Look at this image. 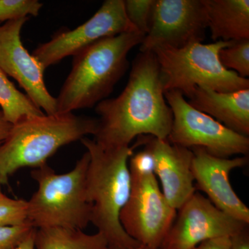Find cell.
I'll return each mask as SVG.
<instances>
[{
	"mask_svg": "<svg viewBox=\"0 0 249 249\" xmlns=\"http://www.w3.org/2000/svg\"><path fill=\"white\" fill-rule=\"evenodd\" d=\"M164 92L155 54L140 52L120 95L106 98L95 107L99 118L93 140L103 148H121L129 147L140 136L168 139L173 117Z\"/></svg>",
	"mask_w": 249,
	"mask_h": 249,
	"instance_id": "obj_1",
	"label": "cell"
},
{
	"mask_svg": "<svg viewBox=\"0 0 249 249\" xmlns=\"http://www.w3.org/2000/svg\"><path fill=\"white\" fill-rule=\"evenodd\" d=\"M145 36L137 31L106 37L73 56L56 98L57 114L96 107L112 92L129 66L127 55Z\"/></svg>",
	"mask_w": 249,
	"mask_h": 249,
	"instance_id": "obj_2",
	"label": "cell"
},
{
	"mask_svg": "<svg viewBox=\"0 0 249 249\" xmlns=\"http://www.w3.org/2000/svg\"><path fill=\"white\" fill-rule=\"evenodd\" d=\"M89 155L87 173V196L92 206L91 223L107 241L109 248L142 246L129 237L119 216L128 200L132 187L129 160L132 147L103 148L93 139L80 140Z\"/></svg>",
	"mask_w": 249,
	"mask_h": 249,
	"instance_id": "obj_3",
	"label": "cell"
},
{
	"mask_svg": "<svg viewBox=\"0 0 249 249\" xmlns=\"http://www.w3.org/2000/svg\"><path fill=\"white\" fill-rule=\"evenodd\" d=\"M98 119L73 112L25 118L13 124L0 145V183L26 167L37 168L60 147L97 132Z\"/></svg>",
	"mask_w": 249,
	"mask_h": 249,
	"instance_id": "obj_4",
	"label": "cell"
},
{
	"mask_svg": "<svg viewBox=\"0 0 249 249\" xmlns=\"http://www.w3.org/2000/svg\"><path fill=\"white\" fill-rule=\"evenodd\" d=\"M89 160L86 151L69 173H56L47 163L31 172L37 183L27 201V220L33 227L83 231L89 225L92 209L86 189Z\"/></svg>",
	"mask_w": 249,
	"mask_h": 249,
	"instance_id": "obj_5",
	"label": "cell"
},
{
	"mask_svg": "<svg viewBox=\"0 0 249 249\" xmlns=\"http://www.w3.org/2000/svg\"><path fill=\"white\" fill-rule=\"evenodd\" d=\"M232 41L219 40L211 44L193 42L181 48L157 46L152 50L160 65L164 91H180L191 97L196 88L219 92H231L249 88L248 78L223 66L219 52Z\"/></svg>",
	"mask_w": 249,
	"mask_h": 249,
	"instance_id": "obj_6",
	"label": "cell"
},
{
	"mask_svg": "<svg viewBox=\"0 0 249 249\" xmlns=\"http://www.w3.org/2000/svg\"><path fill=\"white\" fill-rule=\"evenodd\" d=\"M164 96L173 117L168 142L191 150L201 147L220 158L248 155L249 137L228 128L211 116L197 110L180 91H165Z\"/></svg>",
	"mask_w": 249,
	"mask_h": 249,
	"instance_id": "obj_7",
	"label": "cell"
},
{
	"mask_svg": "<svg viewBox=\"0 0 249 249\" xmlns=\"http://www.w3.org/2000/svg\"><path fill=\"white\" fill-rule=\"evenodd\" d=\"M132 187L119 219L126 233L139 245L160 248L177 211L168 204L154 173L131 172Z\"/></svg>",
	"mask_w": 249,
	"mask_h": 249,
	"instance_id": "obj_8",
	"label": "cell"
},
{
	"mask_svg": "<svg viewBox=\"0 0 249 249\" xmlns=\"http://www.w3.org/2000/svg\"><path fill=\"white\" fill-rule=\"evenodd\" d=\"M134 31L137 30L126 16L124 0H106L84 24L73 30L58 31L48 42L40 44L32 55L46 70L103 38Z\"/></svg>",
	"mask_w": 249,
	"mask_h": 249,
	"instance_id": "obj_9",
	"label": "cell"
},
{
	"mask_svg": "<svg viewBox=\"0 0 249 249\" xmlns=\"http://www.w3.org/2000/svg\"><path fill=\"white\" fill-rule=\"evenodd\" d=\"M247 227L196 192L178 209L160 249H193L206 241L231 238Z\"/></svg>",
	"mask_w": 249,
	"mask_h": 249,
	"instance_id": "obj_10",
	"label": "cell"
},
{
	"mask_svg": "<svg viewBox=\"0 0 249 249\" xmlns=\"http://www.w3.org/2000/svg\"><path fill=\"white\" fill-rule=\"evenodd\" d=\"M206 28L202 0H156L151 25L140 52H152L157 46L181 48L201 42Z\"/></svg>",
	"mask_w": 249,
	"mask_h": 249,
	"instance_id": "obj_11",
	"label": "cell"
},
{
	"mask_svg": "<svg viewBox=\"0 0 249 249\" xmlns=\"http://www.w3.org/2000/svg\"><path fill=\"white\" fill-rule=\"evenodd\" d=\"M29 18L8 21L0 26V68L17 80L37 107L47 115L57 114L56 98L49 92L44 81L45 69L28 52L21 40V30Z\"/></svg>",
	"mask_w": 249,
	"mask_h": 249,
	"instance_id": "obj_12",
	"label": "cell"
},
{
	"mask_svg": "<svg viewBox=\"0 0 249 249\" xmlns=\"http://www.w3.org/2000/svg\"><path fill=\"white\" fill-rule=\"evenodd\" d=\"M193 152L192 171L196 188L204 192L214 206L237 220L249 224V209L236 194L230 182L232 170L247 165L248 158H220L211 155L201 147Z\"/></svg>",
	"mask_w": 249,
	"mask_h": 249,
	"instance_id": "obj_13",
	"label": "cell"
},
{
	"mask_svg": "<svg viewBox=\"0 0 249 249\" xmlns=\"http://www.w3.org/2000/svg\"><path fill=\"white\" fill-rule=\"evenodd\" d=\"M137 145L151 152L155 160V175L161 184V191L174 209H179L196 192L192 171L193 152L152 136H140Z\"/></svg>",
	"mask_w": 249,
	"mask_h": 249,
	"instance_id": "obj_14",
	"label": "cell"
},
{
	"mask_svg": "<svg viewBox=\"0 0 249 249\" xmlns=\"http://www.w3.org/2000/svg\"><path fill=\"white\" fill-rule=\"evenodd\" d=\"M188 102L228 128L249 137V88L231 92H219L207 88H196Z\"/></svg>",
	"mask_w": 249,
	"mask_h": 249,
	"instance_id": "obj_15",
	"label": "cell"
},
{
	"mask_svg": "<svg viewBox=\"0 0 249 249\" xmlns=\"http://www.w3.org/2000/svg\"><path fill=\"white\" fill-rule=\"evenodd\" d=\"M202 3L214 42L249 40V0H202Z\"/></svg>",
	"mask_w": 249,
	"mask_h": 249,
	"instance_id": "obj_16",
	"label": "cell"
},
{
	"mask_svg": "<svg viewBox=\"0 0 249 249\" xmlns=\"http://www.w3.org/2000/svg\"><path fill=\"white\" fill-rule=\"evenodd\" d=\"M36 249H109L100 232L88 234L78 229L61 227L36 229Z\"/></svg>",
	"mask_w": 249,
	"mask_h": 249,
	"instance_id": "obj_17",
	"label": "cell"
},
{
	"mask_svg": "<svg viewBox=\"0 0 249 249\" xmlns=\"http://www.w3.org/2000/svg\"><path fill=\"white\" fill-rule=\"evenodd\" d=\"M0 106L6 120L15 124L31 116L45 115V113L24 94L16 89L7 75L0 68Z\"/></svg>",
	"mask_w": 249,
	"mask_h": 249,
	"instance_id": "obj_18",
	"label": "cell"
},
{
	"mask_svg": "<svg viewBox=\"0 0 249 249\" xmlns=\"http://www.w3.org/2000/svg\"><path fill=\"white\" fill-rule=\"evenodd\" d=\"M219 58L226 69L247 78L249 76V40L232 41L219 52Z\"/></svg>",
	"mask_w": 249,
	"mask_h": 249,
	"instance_id": "obj_19",
	"label": "cell"
},
{
	"mask_svg": "<svg viewBox=\"0 0 249 249\" xmlns=\"http://www.w3.org/2000/svg\"><path fill=\"white\" fill-rule=\"evenodd\" d=\"M156 0L124 1L126 16L139 32L146 36L151 25Z\"/></svg>",
	"mask_w": 249,
	"mask_h": 249,
	"instance_id": "obj_20",
	"label": "cell"
},
{
	"mask_svg": "<svg viewBox=\"0 0 249 249\" xmlns=\"http://www.w3.org/2000/svg\"><path fill=\"white\" fill-rule=\"evenodd\" d=\"M27 201L0 196V227H14L28 222Z\"/></svg>",
	"mask_w": 249,
	"mask_h": 249,
	"instance_id": "obj_21",
	"label": "cell"
},
{
	"mask_svg": "<svg viewBox=\"0 0 249 249\" xmlns=\"http://www.w3.org/2000/svg\"><path fill=\"white\" fill-rule=\"evenodd\" d=\"M42 6L37 0H0V22L37 16Z\"/></svg>",
	"mask_w": 249,
	"mask_h": 249,
	"instance_id": "obj_22",
	"label": "cell"
},
{
	"mask_svg": "<svg viewBox=\"0 0 249 249\" xmlns=\"http://www.w3.org/2000/svg\"><path fill=\"white\" fill-rule=\"evenodd\" d=\"M34 229L29 222L14 227H0V249H14Z\"/></svg>",
	"mask_w": 249,
	"mask_h": 249,
	"instance_id": "obj_23",
	"label": "cell"
},
{
	"mask_svg": "<svg viewBox=\"0 0 249 249\" xmlns=\"http://www.w3.org/2000/svg\"><path fill=\"white\" fill-rule=\"evenodd\" d=\"M129 171L138 173L155 174V160L151 152L144 148L132 155L129 160Z\"/></svg>",
	"mask_w": 249,
	"mask_h": 249,
	"instance_id": "obj_24",
	"label": "cell"
},
{
	"mask_svg": "<svg viewBox=\"0 0 249 249\" xmlns=\"http://www.w3.org/2000/svg\"><path fill=\"white\" fill-rule=\"evenodd\" d=\"M230 249H249L248 227L231 237Z\"/></svg>",
	"mask_w": 249,
	"mask_h": 249,
	"instance_id": "obj_25",
	"label": "cell"
},
{
	"mask_svg": "<svg viewBox=\"0 0 249 249\" xmlns=\"http://www.w3.org/2000/svg\"><path fill=\"white\" fill-rule=\"evenodd\" d=\"M230 238L220 237L206 241L193 249H230Z\"/></svg>",
	"mask_w": 249,
	"mask_h": 249,
	"instance_id": "obj_26",
	"label": "cell"
},
{
	"mask_svg": "<svg viewBox=\"0 0 249 249\" xmlns=\"http://www.w3.org/2000/svg\"><path fill=\"white\" fill-rule=\"evenodd\" d=\"M11 127H12V124L6 120L2 111H0V145L7 137Z\"/></svg>",
	"mask_w": 249,
	"mask_h": 249,
	"instance_id": "obj_27",
	"label": "cell"
},
{
	"mask_svg": "<svg viewBox=\"0 0 249 249\" xmlns=\"http://www.w3.org/2000/svg\"><path fill=\"white\" fill-rule=\"evenodd\" d=\"M36 229L31 231L30 233L17 246L13 249H36L35 248V235H36Z\"/></svg>",
	"mask_w": 249,
	"mask_h": 249,
	"instance_id": "obj_28",
	"label": "cell"
},
{
	"mask_svg": "<svg viewBox=\"0 0 249 249\" xmlns=\"http://www.w3.org/2000/svg\"><path fill=\"white\" fill-rule=\"evenodd\" d=\"M161 249L160 248L158 249H153V248H149V247H143V246H139V247H134V248H129V249Z\"/></svg>",
	"mask_w": 249,
	"mask_h": 249,
	"instance_id": "obj_29",
	"label": "cell"
},
{
	"mask_svg": "<svg viewBox=\"0 0 249 249\" xmlns=\"http://www.w3.org/2000/svg\"><path fill=\"white\" fill-rule=\"evenodd\" d=\"M1 183H0V196H2V195H4L3 194L2 191H1Z\"/></svg>",
	"mask_w": 249,
	"mask_h": 249,
	"instance_id": "obj_30",
	"label": "cell"
}]
</instances>
